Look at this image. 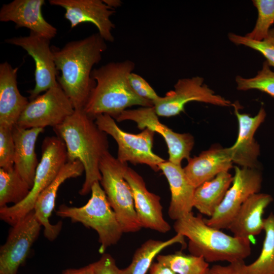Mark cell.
Here are the masks:
<instances>
[{
	"label": "cell",
	"mask_w": 274,
	"mask_h": 274,
	"mask_svg": "<svg viewBox=\"0 0 274 274\" xmlns=\"http://www.w3.org/2000/svg\"><path fill=\"white\" fill-rule=\"evenodd\" d=\"M107 46L97 33L67 43L62 48L51 47L57 71V82L75 110H83L96 85L93 67L101 60Z\"/></svg>",
	"instance_id": "1"
},
{
	"label": "cell",
	"mask_w": 274,
	"mask_h": 274,
	"mask_svg": "<svg viewBox=\"0 0 274 274\" xmlns=\"http://www.w3.org/2000/svg\"><path fill=\"white\" fill-rule=\"evenodd\" d=\"M53 130L65 144L67 161L78 160L83 165L85 179L79 194H88L93 184L101 180L99 165L102 157L109 152L107 134L83 110H75Z\"/></svg>",
	"instance_id": "2"
},
{
	"label": "cell",
	"mask_w": 274,
	"mask_h": 274,
	"mask_svg": "<svg viewBox=\"0 0 274 274\" xmlns=\"http://www.w3.org/2000/svg\"><path fill=\"white\" fill-rule=\"evenodd\" d=\"M134 67L132 61L125 60L93 68L92 77L96 85L84 111L94 119L102 114H108L115 119L132 106L153 107L151 101L139 96L130 85L129 76Z\"/></svg>",
	"instance_id": "3"
},
{
	"label": "cell",
	"mask_w": 274,
	"mask_h": 274,
	"mask_svg": "<svg viewBox=\"0 0 274 274\" xmlns=\"http://www.w3.org/2000/svg\"><path fill=\"white\" fill-rule=\"evenodd\" d=\"M177 233L189 239L191 254L201 256L208 263L244 260L251 253L250 239L231 236L207 225L200 215L191 212L175 221Z\"/></svg>",
	"instance_id": "4"
},
{
	"label": "cell",
	"mask_w": 274,
	"mask_h": 274,
	"mask_svg": "<svg viewBox=\"0 0 274 274\" xmlns=\"http://www.w3.org/2000/svg\"><path fill=\"white\" fill-rule=\"evenodd\" d=\"M91 192L90 199L84 206L76 207L62 204L56 214L96 231L100 243L98 252L104 254L109 247L119 241L124 232L99 182L93 184Z\"/></svg>",
	"instance_id": "5"
},
{
	"label": "cell",
	"mask_w": 274,
	"mask_h": 274,
	"mask_svg": "<svg viewBox=\"0 0 274 274\" xmlns=\"http://www.w3.org/2000/svg\"><path fill=\"white\" fill-rule=\"evenodd\" d=\"M67 162V152L63 141L57 136L46 137L42 143L41 159L29 193L17 204L0 208L1 219L12 226L32 211L39 195Z\"/></svg>",
	"instance_id": "6"
},
{
	"label": "cell",
	"mask_w": 274,
	"mask_h": 274,
	"mask_svg": "<svg viewBox=\"0 0 274 274\" xmlns=\"http://www.w3.org/2000/svg\"><path fill=\"white\" fill-rule=\"evenodd\" d=\"M127 167V163L121 162L109 152L102 157L99 165L100 182L124 233L135 232L142 228L135 210L131 189L124 177Z\"/></svg>",
	"instance_id": "7"
},
{
	"label": "cell",
	"mask_w": 274,
	"mask_h": 274,
	"mask_svg": "<svg viewBox=\"0 0 274 274\" xmlns=\"http://www.w3.org/2000/svg\"><path fill=\"white\" fill-rule=\"evenodd\" d=\"M95 121L98 127L110 135L118 145L117 159L122 163L129 162L134 165L145 164L155 172L165 161L152 151L155 132L146 128L138 134L122 130L115 119L108 114L97 116Z\"/></svg>",
	"instance_id": "8"
},
{
	"label": "cell",
	"mask_w": 274,
	"mask_h": 274,
	"mask_svg": "<svg viewBox=\"0 0 274 274\" xmlns=\"http://www.w3.org/2000/svg\"><path fill=\"white\" fill-rule=\"evenodd\" d=\"M74 111L71 101L58 83L29 101L16 125L23 128H53L62 123Z\"/></svg>",
	"instance_id": "9"
},
{
	"label": "cell",
	"mask_w": 274,
	"mask_h": 274,
	"mask_svg": "<svg viewBox=\"0 0 274 274\" xmlns=\"http://www.w3.org/2000/svg\"><path fill=\"white\" fill-rule=\"evenodd\" d=\"M190 101H198L213 105L229 107L231 102L215 94L199 76L179 79L174 90L167 92L163 97L153 102L158 116L170 117L184 111L185 106Z\"/></svg>",
	"instance_id": "10"
},
{
	"label": "cell",
	"mask_w": 274,
	"mask_h": 274,
	"mask_svg": "<svg viewBox=\"0 0 274 274\" xmlns=\"http://www.w3.org/2000/svg\"><path fill=\"white\" fill-rule=\"evenodd\" d=\"M262 181L257 168L235 166L230 187L213 215L204 219L206 224L220 230L228 229L243 204L250 196L259 192Z\"/></svg>",
	"instance_id": "11"
},
{
	"label": "cell",
	"mask_w": 274,
	"mask_h": 274,
	"mask_svg": "<svg viewBox=\"0 0 274 274\" xmlns=\"http://www.w3.org/2000/svg\"><path fill=\"white\" fill-rule=\"evenodd\" d=\"M115 120L117 122L132 121L136 123L140 129L143 130L148 128L159 133L166 143L169 155L168 161L172 163L181 165L183 159H190V152L194 144L193 136L189 133H180L175 132L161 123L154 106L127 109Z\"/></svg>",
	"instance_id": "12"
},
{
	"label": "cell",
	"mask_w": 274,
	"mask_h": 274,
	"mask_svg": "<svg viewBox=\"0 0 274 274\" xmlns=\"http://www.w3.org/2000/svg\"><path fill=\"white\" fill-rule=\"evenodd\" d=\"M41 224L32 210L12 225L0 249V274H17L38 238Z\"/></svg>",
	"instance_id": "13"
},
{
	"label": "cell",
	"mask_w": 274,
	"mask_h": 274,
	"mask_svg": "<svg viewBox=\"0 0 274 274\" xmlns=\"http://www.w3.org/2000/svg\"><path fill=\"white\" fill-rule=\"evenodd\" d=\"M50 40L30 31L25 37L6 39L5 42L21 47L32 57L35 64L34 88L27 91L30 100L58 83L57 70L50 46Z\"/></svg>",
	"instance_id": "14"
},
{
	"label": "cell",
	"mask_w": 274,
	"mask_h": 274,
	"mask_svg": "<svg viewBox=\"0 0 274 274\" xmlns=\"http://www.w3.org/2000/svg\"><path fill=\"white\" fill-rule=\"evenodd\" d=\"M50 5L63 8L65 18L71 28L82 23H91L106 42H113L112 30L115 24L110 19L115 13L114 9L107 6L102 0H49Z\"/></svg>",
	"instance_id": "15"
},
{
	"label": "cell",
	"mask_w": 274,
	"mask_h": 274,
	"mask_svg": "<svg viewBox=\"0 0 274 274\" xmlns=\"http://www.w3.org/2000/svg\"><path fill=\"white\" fill-rule=\"evenodd\" d=\"M124 177L131 189L142 227L163 233L169 231L171 226L163 218L160 197L147 189L143 178L131 168L127 167Z\"/></svg>",
	"instance_id": "16"
},
{
	"label": "cell",
	"mask_w": 274,
	"mask_h": 274,
	"mask_svg": "<svg viewBox=\"0 0 274 274\" xmlns=\"http://www.w3.org/2000/svg\"><path fill=\"white\" fill-rule=\"evenodd\" d=\"M84 172V166L79 160L67 161L54 180L37 198L33 210L37 220L44 227V236L49 241H53L57 237L62 225L61 222L52 224L49 221L55 206L59 187L67 179L80 176Z\"/></svg>",
	"instance_id": "17"
},
{
	"label": "cell",
	"mask_w": 274,
	"mask_h": 274,
	"mask_svg": "<svg viewBox=\"0 0 274 274\" xmlns=\"http://www.w3.org/2000/svg\"><path fill=\"white\" fill-rule=\"evenodd\" d=\"M234 113L238 124V131L235 143L230 148L233 163L242 167L257 168L260 147L254 138L255 132L266 117L265 109L261 107L254 116L239 113L238 107L233 104Z\"/></svg>",
	"instance_id": "18"
},
{
	"label": "cell",
	"mask_w": 274,
	"mask_h": 274,
	"mask_svg": "<svg viewBox=\"0 0 274 274\" xmlns=\"http://www.w3.org/2000/svg\"><path fill=\"white\" fill-rule=\"evenodd\" d=\"M44 0H14L3 5L0 10V21H11L17 28L25 27L37 35L52 39L57 29L48 23L42 13Z\"/></svg>",
	"instance_id": "19"
},
{
	"label": "cell",
	"mask_w": 274,
	"mask_h": 274,
	"mask_svg": "<svg viewBox=\"0 0 274 274\" xmlns=\"http://www.w3.org/2000/svg\"><path fill=\"white\" fill-rule=\"evenodd\" d=\"M18 70L7 61L0 64V126L13 128L29 102L18 89Z\"/></svg>",
	"instance_id": "20"
},
{
	"label": "cell",
	"mask_w": 274,
	"mask_h": 274,
	"mask_svg": "<svg viewBox=\"0 0 274 274\" xmlns=\"http://www.w3.org/2000/svg\"><path fill=\"white\" fill-rule=\"evenodd\" d=\"M183 168L190 183L195 188L219 174L228 172L232 167V156L229 148H213L190 158Z\"/></svg>",
	"instance_id": "21"
},
{
	"label": "cell",
	"mask_w": 274,
	"mask_h": 274,
	"mask_svg": "<svg viewBox=\"0 0 274 274\" xmlns=\"http://www.w3.org/2000/svg\"><path fill=\"white\" fill-rule=\"evenodd\" d=\"M159 167L167 179L171 192L168 215L176 221L192 212L195 188L188 180L181 165L165 160Z\"/></svg>",
	"instance_id": "22"
},
{
	"label": "cell",
	"mask_w": 274,
	"mask_h": 274,
	"mask_svg": "<svg viewBox=\"0 0 274 274\" xmlns=\"http://www.w3.org/2000/svg\"><path fill=\"white\" fill-rule=\"evenodd\" d=\"M272 200L268 194L259 192L252 195L241 206L228 229L239 238L250 239L258 235L263 230L262 215Z\"/></svg>",
	"instance_id": "23"
},
{
	"label": "cell",
	"mask_w": 274,
	"mask_h": 274,
	"mask_svg": "<svg viewBox=\"0 0 274 274\" xmlns=\"http://www.w3.org/2000/svg\"><path fill=\"white\" fill-rule=\"evenodd\" d=\"M44 128H23L17 125L12 128L15 144L14 168L31 188L39 162L35 151L36 143Z\"/></svg>",
	"instance_id": "24"
},
{
	"label": "cell",
	"mask_w": 274,
	"mask_h": 274,
	"mask_svg": "<svg viewBox=\"0 0 274 274\" xmlns=\"http://www.w3.org/2000/svg\"><path fill=\"white\" fill-rule=\"evenodd\" d=\"M233 181L228 172H222L195 190L193 208L211 217L222 201Z\"/></svg>",
	"instance_id": "25"
},
{
	"label": "cell",
	"mask_w": 274,
	"mask_h": 274,
	"mask_svg": "<svg viewBox=\"0 0 274 274\" xmlns=\"http://www.w3.org/2000/svg\"><path fill=\"white\" fill-rule=\"evenodd\" d=\"M184 236L177 233L172 238L165 241L149 239L144 242L135 251L130 264L121 269V274H146L153 261L162 250L175 244L185 246Z\"/></svg>",
	"instance_id": "26"
},
{
	"label": "cell",
	"mask_w": 274,
	"mask_h": 274,
	"mask_svg": "<svg viewBox=\"0 0 274 274\" xmlns=\"http://www.w3.org/2000/svg\"><path fill=\"white\" fill-rule=\"evenodd\" d=\"M265 237L261 253L252 263L246 265L247 274H274V214L263 219Z\"/></svg>",
	"instance_id": "27"
},
{
	"label": "cell",
	"mask_w": 274,
	"mask_h": 274,
	"mask_svg": "<svg viewBox=\"0 0 274 274\" xmlns=\"http://www.w3.org/2000/svg\"><path fill=\"white\" fill-rule=\"evenodd\" d=\"M31 188L13 168L6 170L0 168V208L9 203L17 204L28 195Z\"/></svg>",
	"instance_id": "28"
},
{
	"label": "cell",
	"mask_w": 274,
	"mask_h": 274,
	"mask_svg": "<svg viewBox=\"0 0 274 274\" xmlns=\"http://www.w3.org/2000/svg\"><path fill=\"white\" fill-rule=\"evenodd\" d=\"M157 261L169 267L177 274H208L209 263L201 257L177 252L168 255L159 254Z\"/></svg>",
	"instance_id": "29"
},
{
	"label": "cell",
	"mask_w": 274,
	"mask_h": 274,
	"mask_svg": "<svg viewBox=\"0 0 274 274\" xmlns=\"http://www.w3.org/2000/svg\"><path fill=\"white\" fill-rule=\"evenodd\" d=\"M257 9L258 17L253 30L245 36L254 41L265 39L274 23V0H253Z\"/></svg>",
	"instance_id": "30"
},
{
	"label": "cell",
	"mask_w": 274,
	"mask_h": 274,
	"mask_svg": "<svg viewBox=\"0 0 274 274\" xmlns=\"http://www.w3.org/2000/svg\"><path fill=\"white\" fill-rule=\"evenodd\" d=\"M235 82L238 90L256 89L274 97V72L271 70L266 61H264L261 70L255 77L245 78L237 76Z\"/></svg>",
	"instance_id": "31"
},
{
	"label": "cell",
	"mask_w": 274,
	"mask_h": 274,
	"mask_svg": "<svg viewBox=\"0 0 274 274\" xmlns=\"http://www.w3.org/2000/svg\"><path fill=\"white\" fill-rule=\"evenodd\" d=\"M229 40L236 45H243L261 54L268 65L274 68V28H270L267 37L261 41L250 39L245 36L229 33Z\"/></svg>",
	"instance_id": "32"
},
{
	"label": "cell",
	"mask_w": 274,
	"mask_h": 274,
	"mask_svg": "<svg viewBox=\"0 0 274 274\" xmlns=\"http://www.w3.org/2000/svg\"><path fill=\"white\" fill-rule=\"evenodd\" d=\"M15 144L12 128L0 126V167L9 170L14 168Z\"/></svg>",
	"instance_id": "33"
},
{
	"label": "cell",
	"mask_w": 274,
	"mask_h": 274,
	"mask_svg": "<svg viewBox=\"0 0 274 274\" xmlns=\"http://www.w3.org/2000/svg\"><path fill=\"white\" fill-rule=\"evenodd\" d=\"M130 85L133 91L140 97L153 104L160 97L149 83L139 75L131 73L129 76Z\"/></svg>",
	"instance_id": "34"
},
{
	"label": "cell",
	"mask_w": 274,
	"mask_h": 274,
	"mask_svg": "<svg viewBox=\"0 0 274 274\" xmlns=\"http://www.w3.org/2000/svg\"><path fill=\"white\" fill-rule=\"evenodd\" d=\"M96 261L92 263L95 274H121V269L117 266L114 258L104 253Z\"/></svg>",
	"instance_id": "35"
},
{
	"label": "cell",
	"mask_w": 274,
	"mask_h": 274,
	"mask_svg": "<svg viewBox=\"0 0 274 274\" xmlns=\"http://www.w3.org/2000/svg\"><path fill=\"white\" fill-rule=\"evenodd\" d=\"M244 260L229 263L227 265L216 264L210 268L208 274H247Z\"/></svg>",
	"instance_id": "36"
},
{
	"label": "cell",
	"mask_w": 274,
	"mask_h": 274,
	"mask_svg": "<svg viewBox=\"0 0 274 274\" xmlns=\"http://www.w3.org/2000/svg\"><path fill=\"white\" fill-rule=\"evenodd\" d=\"M149 271V274H177L169 267L158 261L152 263Z\"/></svg>",
	"instance_id": "37"
},
{
	"label": "cell",
	"mask_w": 274,
	"mask_h": 274,
	"mask_svg": "<svg viewBox=\"0 0 274 274\" xmlns=\"http://www.w3.org/2000/svg\"><path fill=\"white\" fill-rule=\"evenodd\" d=\"M62 274H95L92 263L79 268H68L64 270Z\"/></svg>",
	"instance_id": "38"
},
{
	"label": "cell",
	"mask_w": 274,
	"mask_h": 274,
	"mask_svg": "<svg viewBox=\"0 0 274 274\" xmlns=\"http://www.w3.org/2000/svg\"><path fill=\"white\" fill-rule=\"evenodd\" d=\"M104 3L110 8L114 9L121 6L122 2L120 0H102Z\"/></svg>",
	"instance_id": "39"
}]
</instances>
